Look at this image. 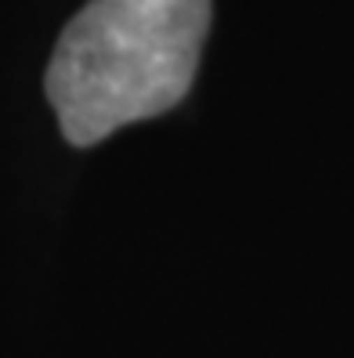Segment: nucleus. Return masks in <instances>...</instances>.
I'll list each match as a JSON object with an SVG mask.
<instances>
[{
	"mask_svg": "<svg viewBox=\"0 0 354 358\" xmlns=\"http://www.w3.org/2000/svg\"><path fill=\"white\" fill-rule=\"evenodd\" d=\"M210 0H91L47 66V101L69 145H98L189 94Z\"/></svg>",
	"mask_w": 354,
	"mask_h": 358,
	"instance_id": "obj_1",
	"label": "nucleus"
}]
</instances>
